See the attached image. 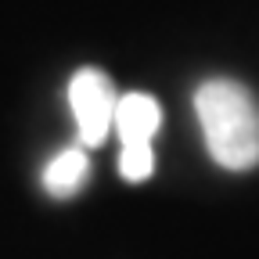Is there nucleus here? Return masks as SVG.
Masks as SVG:
<instances>
[{"label": "nucleus", "instance_id": "1", "mask_svg": "<svg viewBox=\"0 0 259 259\" xmlns=\"http://www.w3.org/2000/svg\"><path fill=\"white\" fill-rule=\"evenodd\" d=\"M205 148L223 169H252L259 162V105L234 79H209L194 94Z\"/></svg>", "mask_w": 259, "mask_h": 259}, {"label": "nucleus", "instance_id": "2", "mask_svg": "<svg viewBox=\"0 0 259 259\" xmlns=\"http://www.w3.org/2000/svg\"><path fill=\"white\" fill-rule=\"evenodd\" d=\"M69 105H72L76 130H79V148L105 144L108 130L115 122V105H119L112 79L101 69H79L69 83Z\"/></svg>", "mask_w": 259, "mask_h": 259}, {"label": "nucleus", "instance_id": "3", "mask_svg": "<svg viewBox=\"0 0 259 259\" xmlns=\"http://www.w3.org/2000/svg\"><path fill=\"white\" fill-rule=\"evenodd\" d=\"M162 122V108L151 94H122L115 105V134L122 137V144H151V137L158 134Z\"/></svg>", "mask_w": 259, "mask_h": 259}, {"label": "nucleus", "instance_id": "4", "mask_svg": "<svg viewBox=\"0 0 259 259\" xmlns=\"http://www.w3.org/2000/svg\"><path fill=\"white\" fill-rule=\"evenodd\" d=\"M90 177V158L87 151L76 144V148H65L61 155H54L47 162L44 169V187L54 194V198H69V194H76Z\"/></svg>", "mask_w": 259, "mask_h": 259}, {"label": "nucleus", "instance_id": "5", "mask_svg": "<svg viewBox=\"0 0 259 259\" xmlns=\"http://www.w3.org/2000/svg\"><path fill=\"white\" fill-rule=\"evenodd\" d=\"M119 173H122V180H130V184L148 180V177L155 173V151H151V144H122Z\"/></svg>", "mask_w": 259, "mask_h": 259}]
</instances>
